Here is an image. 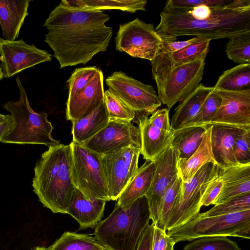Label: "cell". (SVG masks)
<instances>
[{
	"instance_id": "6da1fadb",
	"label": "cell",
	"mask_w": 250,
	"mask_h": 250,
	"mask_svg": "<svg viewBox=\"0 0 250 250\" xmlns=\"http://www.w3.org/2000/svg\"><path fill=\"white\" fill-rule=\"evenodd\" d=\"M108 15L102 11L70 7L61 3L43 24L48 29L44 41L54 51L60 68L86 64L106 50L112 28L105 25Z\"/></svg>"
},
{
	"instance_id": "7a4b0ae2",
	"label": "cell",
	"mask_w": 250,
	"mask_h": 250,
	"mask_svg": "<svg viewBox=\"0 0 250 250\" xmlns=\"http://www.w3.org/2000/svg\"><path fill=\"white\" fill-rule=\"evenodd\" d=\"M155 28L162 41L191 36L211 41L250 33V7H213L208 18L197 20L185 9H163Z\"/></svg>"
},
{
	"instance_id": "3957f363",
	"label": "cell",
	"mask_w": 250,
	"mask_h": 250,
	"mask_svg": "<svg viewBox=\"0 0 250 250\" xmlns=\"http://www.w3.org/2000/svg\"><path fill=\"white\" fill-rule=\"evenodd\" d=\"M32 187L44 207L53 213L66 214L76 188L70 144L50 146L42 154L35 164Z\"/></svg>"
},
{
	"instance_id": "277c9868",
	"label": "cell",
	"mask_w": 250,
	"mask_h": 250,
	"mask_svg": "<svg viewBox=\"0 0 250 250\" xmlns=\"http://www.w3.org/2000/svg\"><path fill=\"white\" fill-rule=\"evenodd\" d=\"M150 220L147 199L144 195L125 206L115 205L109 216L96 226L94 234L108 250H136Z\"/></svg>"
},
{
	"instance_id": "5b68a950",
	"label": "cell",
	"mask_w": 250,
	"mask_h": 250,
	"mask_svg": "<svg viewBox=\"0 0 250 250\" xmlns=\"http://www.w3.org/2000/svg\"><path fill=\"white\" fill-rule=\"evenodd\" d=\"M20 98L9 101L3 107L10 113L13 124L0 142L6 144H41L49 147L60 144L52 136L53 127L44 112H36L31 107L26 92L17 77Z\"/></svg>"
},
{
	"instance_id": "8992f818",
	"label": "cell",
	"mask_w": 250,
	"mask_h": 250,
	"mask_svg": "<svg viewBox=\"0 0 250 250\" xmlns=\"http://www.w3.org/2000/svg\"><path fill=\"white\" fill-rule=\"evenodd\" d=\"M176 243L211 236L250 238V209L227 214L201 217L197 215L188 223L168 230Z\"/></svg>"
},
{
	"instance_id": "52a82bcc",
	"label": "cell",
	"mask_w": 250,
	"mask_h": 250,
	"mask_svg": "<svg viewBox=\"0 0 250 250\" xmlns=\"http://www.w3.org/2000/svg\"><path fill=\"white\" fill-rule=\"evenodd\" d=\"M72 174L75 187L89 198L110 201L102 155L72 141Z\"/></svg>"
},
{
	"instance_id": "ba28073f",
	"label": "cell",
	"mask_w": 250,
	"mask_h": 250,
	"mask_svg": "<svg viewBox=\"0 0 250 250\" xmlns=\"http://www.w3.org/2000/svg\"><path fill=\"white\" fill-rule=\"evenodd\" d=\"M205 65V60H198L153 76L159 98L169 111L197 88L204 76Z\"/></svg>"
},
{
	"instance_id": "9c48e42d",
	"label": "cell",
	"mask_w": 250,
	"mask_h": 250,
	"mask_svg": "<svg viewBox=\"0 0 250 250\" xmlns=\"http://www.w3.org/2000/svg\"><path fill=\"white\" fill-rule=\"evenodd\" d=\"M115 45L120 52L151 62L161 50L162 41L153 24L136 18L120 25Z\"/></svg>"
},
{
	"instance_id": "30bf717a",
	"label": "cell",
	"mask_w": 250,
	"mask_h": 250,
	"mask_svg": "<svg viewBox=\"0 0 250 250\" xmlns=\"http://www.w3.org/2000/svg\"><path fill=\"white\" fill-rule=\"evenodd\" d=\"M219 168L217 165L208 163L203 166L188 181L183 182L181 194L171 213L166 230L180 227L199 213L201 208L200 201L204 190Z\"/></svg>"
},
{
	"instance_id": "8fae6325",
	"label": "cell",
	"mask_w": 250,
	"mask_h": 250,
	"mask_svg": "<svg viewBox=\"0 0 250 250\" xmlns=\"http://www.w3.org/2000/svg\"><path fill=\"white\" fill-rule=\"evenodd\" d=\"M105 83L114 94L136 113L151 114L162 102L154 88L121 71L113 72Z\"/></svg>"
},
{
	"instance_id": "7c38bea8",
	"label": "cell",
	"mask_w": 250,
	"mask_h": 250,
	"mask_svg": "<svg viewBox=\"0 0 250 250\" xmlns=\"http://www.w3.org/2000/svg\"><path fill=\"white\" fill-rule=\"evenodd\" d=\"M141 148L131 146L102 155L111 200H117L136 173Z\"/></svg>"
},
{
	"instance_id": "4fadbf2b",
	"label": "cell",
	"mask_w": 250,
	"mask_h": 250,
	"mask_svg": "<svg viewBox=\"0 0 250 250\" xmlns=\"http://www.w3.org/2000/svg\"><path fill=\"white\" fill-rule=\"evenodd\" d=\"M82 145L100 155L129 146L141 148L140 130L131 122L109 120L104 127Z\"/></svg>"
},
{
	"instance_id": "5bb4252c",
	"label": "cell",
	"mask_w": 250,
	"mask_h": 250,
	"mask_svg": "<svg viewBox=\"0 0 250 250\" xmlns=\"http://www.w3.org/2000/svg\"><path fill=\"white\" fill-rule=\"evenodd\" d=\"M51 59L48 52L28 44L23 40L8 41L0 38V60L5 78Z\"/></svg>"
},
{
	"instance_id": "9a60e30c",
	"label": "cell",
	"mask_w": 250,
	"mask_h": 250,
	"mask_svg": "<svg viewBox=\"0 0 250 250\" xmlns=\"http://www.w3.org/2000/svg\"><path fill=\"white\" fill-rule=\"evenodd\" d=\"M179 154L170 144L154 160L155 171L150 188L146 194L150 219L155 225L158 220L162 197L174 178L178 174Z\"/></svg>"
},
{
	"instance_id": "2e32d148",
	"label": "cell",
	"mask_w": 250,
	"mask_h": 250,
	"mask_svg": "<svg viewBox=\"0 0 250 250\" xmlns=\"http://www.w3.org/2000/svg\"><path fill=\"white\" fill-rule=\"evenodd\" d=\"M216 90L221 98V103L206 125H220L250 129V89Z\"/></svg>"
},
{
	"instance_id": "e0dca14e",
	"label": "cell",
	"mask_w": 250,
	"mask_h": 250,
	"mask_svg": "<svg viewBox=\"0 0 250 250\" xmlns=\"http://www.w3.org/2000/svg\"><path fill=\"white\" fill-rule=\"evenodd\" d=\"M104 75L99 69L89 83L66 102V118L73 121L86 116L104 100Z\"/></svg>"
},
{
	"instance_id": "ac0fdd59",
	"label": "cell",
	"mask_w": 250,
	"mask_h": 250,
	"mask_svg": "<svg viewBox=\"0 0 250 250\" xmlns=\"http://www.w3.org/2000/svg\"><path fill=\"white\" fill-rule=\"evenodd\" d=\"M211 125V146L216 165L221 168L238 165L234 156L233 146L237 139L247 129L225 125Z\"/></svg>"
},
{
	"instance_id": "d6986e66",
	"label": "cell",
	"mask_w": 250,
	"mask_h": 250,
	"mask_svg": "<svg viewBox=\"0 0 250 250\" xmlns=\"http://www.w3.org/2000/svg\"><path fill=\"white\" fill-rule=\"evenodd\" d=\"M106 202L102 199L87 198L76 188L71 197L66 214L70 215L77 221L80 229H94L101 221Z\"/></svg>"
},
{
	"instance_id": "ffe728a7",
	"label": "cell",
	"mask_w": 250,
	"mask_h": 250,
	"mask_svg": "<svg viewBox=\"0 0 250 250\" xmlns=\"http://www.w3.org/2000/svg\"><path fill=\"white\" fill-rule=\"evenodd\" d=\"M148 115L136 113L133 121L138 125L141 147L140 153L147 161H153L170 144L172 131L167 132L153 125L148 120Z\"/></svg>"
},
{
	"instance_id": "44dd1931",
	"label": "cell",
	"mask_w": 250,
	"mask_h": 250,
	"mask_svg": "<svg viewBox=\"0 0 250 250\" xmlns=\"http://www.w3.org/2000/svg\"><path fill=\"white\" fill-rule=\"evenodd\" d=\"M219 174L223 187L213 205L222 204L236 196L250 193V163L220 167Z\"/></svg>"
},
{
	"instance_id": "7402d4cb",
	"label": "cell",
	"mask_w": 250,
	"mask_h": 250,
	"mask_svg": "<svg viewBox=\"0 0 250 250\" xmlns=\"http://www.w3.org/2000/svg\"><path fill=\"white\" fill-rule=\"evenodd\" d=\"M210 41L194 43L172 53L158 54L151 62L153 77L179 65L198 60H205Z\"/></svg>"
},
{
	"instance_id": "603a6c76",
	"label": "cell",
	"mask_w": 250,
	"mask_h": 250,
	"mask_svg": "<svg viewBox=\"0 0 250 250\" xmlns=\"http://www.w3.org/2000/svg\"><path fill=\"white\" fill-rule=\"evenodd\" d=\"M30 0H0V25L5 40L14 41L18 37Z\"/></svg>"
},
{
	"instance_id": "cb8c5ba5",
	"label": "cell",
	"mask_w": 250,
	"mask_h": 250,
	"mask_svg": "<svg viewBox=\"0 0 250 250\" xmlns=\"http://www.w3.org/2000/svg\"><path fill=\"white\" fill-rule=\"evenodd\" d=\"M211 125H209L198 148L186 160H178V175L183 182L190 179L205 165L211 163L216 165L211 146Z\"/></svg>"
},
{
	"instance_id": "d4e9b609",
	"label": "cell",
	"mask_w": 250,
	"mask_h": 250,
	"mask_svg": "<svg viewBox=\"0 0 250 250\" xmlns=\"http://www.w3.org/2000/svg\"><path fill=\"white\" fill-rule=\"evenodd\" d=\"M155 171L154 161H146L139 167L128 185L117 200L116 205L123 207L129 205L145 195L150 187Z\"/></svg>"
},
{
	"instance_id": "484cf974",
	"label": "cell",
	"mask_w": 250,
	"mask_h": 250,
	"mask_svg": "<svg viewBox=\"0 0 250 250\" xmlns=\"http://www.w3.org/2000/svg\"><path fill=\"white\" fill-rule=\"evenodd\" d=\"M109 121L104 101L92 112L72 121L73 141L83 144L104 127Z\"/></svg>"
},
{
	"instance_id": "4316f807",
	"label": "cell",
	"mask_w": 250,
	"mask_h": 250,
	"mask_svg": "<svg viewBox=\"0 0 250 250\" xmlns=\"http://www.w3.org/2000/svg\"><path fill=\"white\" fill-rule=\"evenodd\" d=\"M207 125L184 126L173 130L170 145L178 152L179 160L188 159L200 146Z\"/></svg>"
},
{
	"instance_id": "83f0119b",
	"label": "cell",
	"mask_w": 250,
	"mask_h": 250,
	"mask_svg": "<svg viewBox=\"0 0 250 250\" xmlns=\"http://www.w3.org/2000/svg\"><path fill=\"white\" fill-rule=\"evenodd\" d=\"M213 90V86L200 83L190 95L181 101L175 109L171 119L170 125L172 130L182 127L190 120Z\"/></svg>"
},
{
	"instance_id": "f1b7e54d",
	"label": "cell",
	"mask_w": 250,
	"mask_h": 250,
	"mask_svg": "<svg viewBox=\"0 0 250 250\" xmlns=\"http://www.w3.org/2000/svg\"><path fill=\"white\" fill-rule=\"evenodd\" d=\"M146 0H62L61 3L73 8L88 10L118 9L130 13L146 11Z\"/></svg>"
},
{
	"instance_id": "f546056e",
	"label": "cell",
	"mask_w": 250,
	"mask_h": 250,
	"mask_svg": "<svg viewBox=\"0 0 250 250\" xmlns=\"http://www.w3.org/2000/svg\"><path fill=\"white\" fill-rule=\"evenodd\" d=\"M213 88L227 91L250 89V63L239 64L224 71Z\"/></svg>"
},
{
	"instance_id": "4dcf8cb0",
	"label": "cell",
	"mask_w": 250,
	"mask_h": 250,
	"mask_svg": "<svg viewBox=\"0 0 250 250\" xmlns=\"http://www.w3.org/2000/svg\"><path fill=\"white\" fill-rule=\"evenodd\" d=\"M106 249L91 235L66 231L48 250H102Z\"/></svg>"
},
{
	"instance_id": "1f68e13d",
	"label": "cell",
	"mask_w": 250,
	"mask_h": 250,
	"mask_svg": "<svg viewBox=\"0 0 250 250\" xmlns=\"http://www.w3.org/2000/svg\"><path fill=\"white\" fill-rule=\"evenodd\" d=\"M183 181L178 174L165 191L160 204L156 227L166 231L171 213L181 194Z\"/></svg>"
},
{
	"instance_id": "d6a6232c",
	"label": "cell",
	"mask_w": 250,
	"mask_h": 250,
	"mask_svg": "<svg viewBox=\"0 0 250 250\" xmlns=\"http://www.w3.org/2000/svg\"><path fill=\"white\" fill-rule=\"evenodd\" d=\"M200 5L210 7L250 6V0H169L164 9H190Z\"/></svg>"
},
{
	"instance_id": "836d02e7",
	"label": "cell",
	"mask_w": 250,
	"mask_h": 250,
	"mask_svg": "<svg viewBox=\"0 0 250 250\" xmlns=\"http://www.w3.org/2000/svg\"><path fill=\"white\" fill-rule=\"evenodd\" d=\"M226 53L235 63H250V33L230 38L226 44Z\"/></svg>"
},
{
	"instance_id": "e575fe53",
	"label": "cell",
	"mask_w": 250,
	"mask_h": 250,
	"mask_svg": "<svg viewBox=\"0 0 250 250\" xmlns=\"http://www.w3.org/2000/svg\"><path fill=\"white\" fill-rule=\"evenodd\" d=\"M104 101L109 120L131 122L135 119L136 112L109 89L104 92Z\"/></svg>"
},
{
	"instance_id": "d590c367",
	"label": "cell",
	"mask_w": 250,
	"mask_h": 250,
	"mask_svg": "<svg viewBox=\"0 0 250 250\" xmlns=\"http://www.w3.org/2000/svg\"><path fill=\"white\" fill-rule=\"evenodd\" d=\"M193 240L183 250H241L235 242L226 236L205 237Z\"/></svg>"
},
{
	"instance_id": "8d00e7d4",
	"label": "cell",
	"mask_w": 250,
	"mask_h": 250,
	"mask_svg": "<svg viewBox=\"0 0 250 250\" xmlns=\"http://www.w3.org/2000/svg\"><path fill=\"white\" fill-rule=\"evenodd\" d=\"M221 103V98L213 88V90L207 97L196 114L182 127L206 125L215 114Z\"/></svg>"
},
{
	"instance_id": "74e56055",
	"label": "cell",
	"mask_w": 250,
	"mask_h": 250,
	"mask_svg": "<svg viewBox=\"0 0 250 250\" xmlns=\"http://www.w3.org/2000/svg\"><path fill=\"white\" fill-rule=\"evenodd\" d=\"M250 209V193L236 196L224 203L215 205L198 215L201 217L227 214Z\"/></svg>"
},
{
	"instance_id": "f35d334b",
	"label": "cell",
	"mask_w": 250,
	"mask_h": 250,
	"mask_svg": "<svg viewBox=\"0 0 250 250\" xmlns=\"http://www.w3.org/2000/svg\"><path fill=\"white\" fill-rule=\"evenodd\" d=\"M99 69L96 66L78 68L75 69L69 79V93L67 99L76 95L90 82Z\"/></svg>"
},
{
	"instance_id": "ab89813d",
	"label": "cell",
	"mask_w": 250,
	"mask_h": 250,
	"mask_svg": "<svg viewBox=\"0 0 250 250\" xmlns=\"http://www.w3.org/2000/svg\"><path fill=\"white\" fill-rule=\"evenodd\" d=\"M250 129L246 130L236 141L233 151L238 164L250 163Z\"/></svg>"
},
{
	"instance_id": "60d3db41",
	"label": "cell",
	"mask_w": 250,
	"mask_h": 250,
	"mask_svg": "<svg viewBox=\"0 0 250 250\" xmlns=\"http://www.w3.org/2000/svg\"><path fill=\"white\" fill-rule=\"evenodd\" d=\"M219 169L209 181L205 188L200 201V206H208L213 203L220 194L222 187L223 181L219 174Z\"/></svg>"
},
{
	"instance_id": "b9f144b4",
	"label": "cell",
	"mask_w": 250,
	"mask_h": 250,
	"mask_svg": "<svg viewBox=\"0 0 250 250\" xmlns=\"http://www.w3.org/2000/svg\"><path fill=\"white\" fill-rule=\"evenodd\" d=\"M175 244L166 231L154 226L151 250H174Z\"/></svg>"
},
{
	"instance_id": "7bdbcfd3",
	"label": "cell",
	"mask_w": 250,
	"mask_h": 250,
	"mask_svg": "<svg viewBox=\"0 0 250 250\" xmlns=\"http://www.w3.org/2000/svg\"><path fill=\"white\" fill-rule=\"evenodd\" d=\"M148 120L153 125L163 131L167 132L172 131L169 121V110L167 108L156 110L151 114Z\"/></svg>"
},
{
	"instance_id": "ee69618b",
	"label": "cell",
	"mask_w": 250,
	"mask_h": 250,
	"mask_svg": "<svg viewBox=\"0 0 250 250\" xmlns=\"http://www.w3.org/2000/svg\"><path fill=\"white\" fill-rule=\"evenodd\" d=\"M209 41L202 38L194 37L181 41H162V47L158 54L169 53L182 49L192 44Z\"/></svg>"
},
{
	"instance_id": "f6af8a7d",
	"label": "cell",
	"mask_w": 250,
	"mask_h": 250,
	"mask_svg": "<svg viewBox=\"0 0 250 250\" xmlns=\"http://www.w3.org/2000/svg\"><path fill=\"white\" fill-rule=\"evenodd\" d=\"M154 224H148L144 230L136 250H151L153 237Z\"/></svg>"
},
{
	"instance_id": "bcb514c9",
	"label": "cell",
	"mask_w": 250,
	"mask_h": 250,
	"mask_svg": "<svg viewBox=\"0 0 250 250\" xmlns=\"http://www.w3.org/2000/svg\"><path fill=\"white\" fill-rule=\"evenodd\" d=\"M192 18L197 20L209 18L212 13L213 7L200 5L190 9H185Z\"/></svg>"
},
{
	"instance_id": "7dc6e473",
	"label": "cell",
	"mask_w": 250,
	"mask_h": 250,
	"mask_svg": "<svg viewBox=\"0 0 250 250\" xmlns=\"http://www.w3.org/2000/svg\"><path fill=\"white\" fill-rule=\"evenodd\" d=\"M13 122L10 118L0 125V141L3 135L9 130Z\"/></svg>"
},
{
	"instance_id": "c3c4849f",
	"label": "cell",
	"mask_w": 250,
	"mask_h": 250,
	"mask_svg": "<svg viewBox=\"0 0 250 250\" xmlns=\"http://www.w3.org/2000/svg\"><path fill=\"white\" fill-rule=\"evenodd\" d=\"M10 118V115L0 114V125Z\"/></svg>"
},
{
	"instance_id": "681fc988",
	"label": "cell",
	"mask_w": 250,
	"mask_h": 250,
	"mask_svg": "<svg viewBox=\"0 0 250 250\" xmlns=\"http://www.w3.org/2000/svg\"><path fill=\"white\" fill-rule=\"evenodd\" d=\"M4 77L3 73L1 66H0V81Z\"/></svg>"
},
{
	"instance_id": "f907efd6",
	"label": "cell",
	"mask_w": 250,
	"mask_h": 250,
	"mask_svg": "<svg viewBox=\"0 0 250 250\" xmlns=\"http://www.w3.org/2000/svg\"><path fill=\"white\" fill-rule=\"evenodd\" d=\"M34 250H48L47 248L44 247H38L36 248Z\"/></svg>"
},
{
	"instance_id": "816d5d0a",
	"label": "cell",
	"mask_w": 250,
	"mask_h": 250,
	"mask_svg": "<svg viewBox=\"0 0 250 250\" xmlns=\"http://www.w3.org/2000/svg\"><path fill=\"white\" fill-rule=\"evenodd\" d=\"M108 250L106 249H104V250Z\"/></svg>"
}]
</instances>
